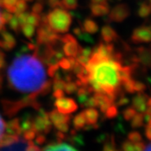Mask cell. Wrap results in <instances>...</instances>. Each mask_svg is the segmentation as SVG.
<instances>
[{"instance_id": "33", "label": "cell", "mask_w": 151, "mask_h": 151, "mask_svg": "<svg viewBox=\"0 0 151 151\" xmlns=\"http://www.w3.org/2000/svg\"><path fill=\"white\" fill-rule=\"evenodd\" d=\"M28 9V4L26 1L24 0H18L16 4L14 6V14H19L24 12H26Z\"/></svg>"}, {"instance_id": "40", "label": "cell", "mask_w": 151, "mask_h": 151, "mask_svg": "<svg viewBox=\"0 0 151 151\" xmlns=\"http://www.w3.org/2000/svg\"><path fill=\"white\" fill-rule=\"evenodd\" d=\"M65 84V81L64 79H55L53 81V85H52L53 91L55 90H63L64 91Z\"/></svg>"}, {"instance_id": "39", "label": "cell", "mask_w": 151, "mask_h": 151, "mask_svg": "<svg viewBox=\"0 0 151 151\" xmlns=\"http://www.w3.org/2000/svg\"><path fill=\"white\" fill-rule=\"evenodd\" d=\"M135 144L129 140L124 141L121 145V149H119L120 151H134Z\"/></svg>"}, {"instance_id": "52", "label": "cell", "mask_w": 151, "mask_h": 151, "mask_svg": "<svg viewBox=\"0 0 151 151\" xmlns=\"http://www.w3.org/2000/svg\"><path fill=\"white\" fill-rule=\"evenodd\" d=\"M65 96V92L63 90H55L53 91V97L55 98H59V97H64Z\"/></svg>"}, {"instance_id": "17", "label": "cell", "mask_w": 151, "mask_h": 151, "mask_svg": "<svg viewBox=\"0 0 151 151\" xmlns=\"http://www.w3.org/2000/svg\"><path fill=\"white\" fill-rule=\"evenodd\" d=\"M6 134L15 136H20L22 134L21 130L19 128V119H16L9 120L5 126Z\"/></svg>"}, {"instance_id": "23", "label": "cell", "mask_w": 151, "mask_h": 151, "mask_svg": "<svg viewBox=\"0 0 151 151\" xmlns=\"http://www.w3.org/2000/svg\"><path fill=\"white\" fill-rule=\"evenodd\" d=\"M76 58H72V57H63L62 59H60L58 62L60 68L62 69L65 71H69L71 70L73 68V66L76 65Z\"/></svg>"}, {"instance_id": "47", "label": "cell", "mask_w": 151, "mask_h": 151, "mask_svg": "<svg viewBox=\"0 0 151 151\" xmlns=\"http://www.w3.org/2000/svg\"><path fill=\"white\" fill-rule=\"evenodd\" d=\"M5 126L6 123L4 122L3 117L1 116V114H0V139L2 138V136L4 134V133H5Z\"/></svg>"}, {"instance_id": "45", "label": "cell", "mask_w": 151, "mask_h": 151, "mask_svg": "<svg viewBox=\"0 0 151 151\" xmlns=\"http://www.w3.org/2000/svg\"><path fill=\"white\" fill-rule=\"evenodd\" d=\"M92 48H89V47H81V50H80L79 54L78 55H83V56H86V57L90 58V56L92 55Z\"/></svg>"}, {"instance_id": "3", "label": "cell", "mask_w": 151, "mask_h": 151, "mask_svg": "<svg viewBox=\"0 0 151 151\" xmlns=\"http://www.w3.org/2000/svg\"><path fill=\"white\" fill-rule=\"evenodd\" d=\"M45 17L47 24L57 34H65L70 29L72 23V16L64 9L55 8L50 11Z\"/></svg>"}, {"instance_id": "27", "label": "cell", "mask_w": 151, "mask_h": 151, "mask_svg": "<svg viewBox=\"0 0 151 151\" xmlns=\"http://www.w3.org/2000/svg\"><path fill=\"white\" fill-rule=\"evenodd\" d=\"M151 14V7L150 3H142L138 9V15L140 18H147Z\"/></svg>"}, {"instance_id": "32", "label": "cell", "mask_w": 151, "mask_h": 151, "mask_svg": "<svg viewBox=\"0 0 151 151\" xmlns=\"http://www.w3.org/2000/svg\"><path fill=\"white\" fill-rule=\"evenodd\" d=\"M61 8L73 10L78 7V0H60Z\"/></svg>"}, {"instance_id": "49", "label": "cell", "mask_w": 151, "mask_h": 151, "mask_svg": "<svg viewBox=\"0 0 151 151\" xmlns=\"http://www.w3.org/2000/svg\"><path fill=\"white\" fill-rule=\"evenodd\" d=\"M6 63L5 54L4 53V51L2 50V49H0V70L4 67Z\"/></svg>"}, {"instance_id": "36", "label": "cell", "mask_w": 151, "mask_h": 151, "mask_svg": "<svg viewBox=\"0 0 151 151\" xmlns=\"http://www.w3.org/2000/svg\"><path fill=\"white\" fill-rule=\"evenodd\" d=\"M8 24L9 25V27L12 30L15 31V32H19L20 30V24H19V21L17 18V15H13L12 18L10 19V20L8 22Z\"/></svg>"}, {"instance_id": "5", "label": "cell", "mask_w": 151, "mask_h": 151, "mask_svg": "<svg viewBox=\"0 0 151 151\" xmlns=\"http://www.w3.org/2000/svg\"><path fill=\"white\" fill-rule=\"evenodd\" d=\"M33 129L38 134H48L51 131L52 124L49 119L48 113L42 108L38 109V113L33 118Z\"/></svg>"}, {"instance_id": "10", "label": "cell", "mask_w": 151, "mask_h": 151, "mask_svg": "<svg viewBox=\"0 0 151 151\" xmlns=\"http://www.w3.org/2000/svg\"><path fill=\"white\" fill-rule=\"evenodd\" d=\"M131 40L135 44L151 42V26L142 25L134 29Z\"/></svg>"}, {"instance_id": "11", "label": "cell", "mask_w": 151, "mask_h": 151, "mask_svg": "<svg viewBox=\"0 0 151 151\" xmlns=\"http://www.w3.org/2000/svg\"><path fill=\"white\" fill-rule=\"evenodd\" d=\"M134 63H140L143 67L151 68V48L141 46L136 49Z\"/></svg>"}, {"instance_id": "53", "label": "cell", "mask_w": 151, "mask_h": 151, "mask_svg": "<svg viewBox=\"0 0 151 151\" xmlns=\"http://www.w3.org/2000/svg\"><path fill=\"white\" fill-rule=\"evenodd\" d=\"M4 26H5V24L2 19V9H1V5H0V31L4 29Z\"/></svg>"}, {"instance_id": "46", "label": "cell", "mask_w": 151, "mask_h": 151, "mask_svg": "<svg viewBox=\"0 0 151 151\" xmlns=\"http://www.w3.org/2000/svg\"><path fill=\"white\" fill-rule=\"evenodd\" d=\"M13 16L12 13L9 11H2V19L4 22V24H8V22L10 20V19Z\"/></svg>"}, {"instance_id": "12", "label": "cell", "mask_w": 151, "mask_h": 151, "mask_svg": "<svg viewBox=\"0 0 151 151\" xmlns=\"http://www.w3.org/2000/svg\"><path fill=\"white\" fill-rule=\"evenodd\" d=\"M149 96L145 92H137L132 98V108L135 109L137 113H145L147 109Z\"/></svg>"}, {"instance_id": "29", "label": "cell", "mask_w": 151, "mask_h": 151, "mask_svg": "<svg viewBox=\"0 0 151 151\" xmlns=\"http://www.w3.org/2000/svg\"><path fill=\"white\" fill-rule=\"evenodd\" d=\"M70 140L71 143H73L74 145H84V138L81 134L78 133V131L73 129L70 131Z\"/></svg>"}, {"instance_id": "42", "label": "cell", "mask_w": 151, "mask_h": 151, "mask_svg": "<svg viewBox=\"0 0 151 151\" xmlns=\"http://www.w3.org/2000/svg\"><path fill=\"white\" fill-rule=\"evenodd\" d=\"M146 85L142 81H134V91L135 92H143L146 90Z\"/></svg>"}, {"instance_id": "55", "label": "cell", "mask_w": 151, "mask_h": 151, "mask_svg": "<svg viewBox=\"0 0 151 151\" xmlns=\"http://www.w3.org/2000/svg\"><path fill=\"white\" fill-rule=\"evenodd\" d=\"M144 151H151V142L148 145L145 146V149Z\"/></svg>"}, {"instance_id": "22", "label": "cell", "mask_w": 151, "mask_h": 151, "mask_svg": "<svg viewBox=\"0 0 151 151\" xmlns=\"http://www.w3.org/2000/svg\"><path fill=\"white\" fill-rule=\"evenodd\" d=\"M19 119V128L21 130V133H24L28 130L33 129V118L29 114L24 115Z\"/></svg>"}, {"instance_id": "38", "label": "cell", "mask_w": 151, "mask_h": 151, "mask_svg": "<svg viewBox=\"0 0 151 151\" xmlns=\"http://www.w3.org/2000/svg\"><path fill=\"white\" fill-rule=\"evenodd\" d=\"M137 113L136 111H135V109L134 108H132V107H128V108H126L124 109V111H123V117H124V119L126 120V121H128V122H129L131 119H133V117L135 115V113Z\"/></svg>"}, {"instance_id": "28", "label": "cell", "mask_w": 151, "mask_h": 151, "mask_svg": "<svg viewBox=\"0 0 151 151\" xmlns=\"http://www.w3.org/2000/svg\"><path fill=\"white\" fill-rule=\"evenodd\" d=\"M130 125L133 129H139L141 128L144 125V118H143V113H136L135 115L133 117V119L129 121Z\"/></svg>"}, {"instance_id": "6", "label": "cell", "mask_w": 151, "mask_h": 151, "mask_svg": "<svg viewBox=\"0 0 151 151\" xmlns=\"http://www.w3.org/2000/svg\"><path fill=\"white\" fill-rule=\"evenodd\" d=\"M49 119L50 120L52 126H54L55 129L63 134H66L70 130V115H66L60 113L56 109H54L48 113Z\"/></svg>"}, {"instance_id": "50", "label": "cell", "mask_w": 151, "mask_h": 151, "mask_svg": "<svg viewBox=\"0 0 151 151\" xmlns=\"http://www.w3.org/2000/svg\"><path fill=\"white\" fill-rule=\"evenodd\" d=\"M146 145L143 142H139V143H136L135 144V147H134V151H144L145 149Z\"/></svg>"}, {"instance_id": "48", "label": "cell", "mask_w": 151, "mask_h": 151, "mask_svg": "<svg viewBox=\"0 0 151 151\" xmlns=\"http://www.w3.org/2000/svg\"><path fill=\"white\" fill-rule=\"evenodd\" d=\"M47 4L50 7V8H58V7H60V0H47Z\"/></svg>"}, {"instance_id": "41", "label": "cell", "mask_w": 151, "mask_h": 151, "mask_svg": "<svg viewBox=\"0 0 151 151\" xmlns=\"http://www.w3.org/2000/svg\"><path fill=\"white\" fill-rule=\"evenodd\" d=\"M23 138L25 139V140L29 141V142H32L35 139V136L37 135V133L34 130V129L30 130H28L26 132L23 133Z\"/></svg>"}, {"instance_id": "35", "label": "cell", "mask_w": 151, "mask_h": 151, "mask_svg": "<svg viewBox=\"0 0 151 151\" xmlns=\"http://www.w3.org/2000/svg\"><path fill=\"white\" fill-rule=\"evenodd\" d=\"M107 119H114L118 116L119 114V109L118 107L115 105V103L112 104L109 108L107 109V111L103 113Z\"/></svg>"}, {"instance_id": "26", "label": "cell", "mask_w": 151, "mask_h": 151, "mask_svg": "<svg viewBox=\"0 0 151 151\" xmlns=\"http://www.w3.org/2000/svg\"><path fill=\"white\" fill-rule=\"evenodd\" d=\"M35 26L34 25H31V24H25L24 25H22L20 27V30H21L22 34L27 38V39H29L31 40L35 35V31H36V29H35Z\"/></svg>"}, {"instance_id": "20", "label": "cell", "mask_w": 151, "mask_h": 151, "mask_svg": "<svg viewBox=\"0 0 151 151\" xmlns=\"http://www.w3.org/2000/svg\"><path fill=\"white\" fill-rule=\"evenodd\" d=\"M81 29L87 34L93 35V34H96L98 31L99 26L95 20H93L92 19H86L82 23Z\"/></svg>"}, {"instance_id": "19", "label": "cell", "mask_w": 151, "mask_h": 151, "mask_svg": "<svg viewBox=\"0 0 151 151\" xmlns=\"http://www.w3.org/2000/svg\"><path fill=\"white\" fill-rule=\"evenodd\" d=\"M41 151V150H40ZM42 151H78L73 148L72 146L62 143V142H58L55 144H50L49 145L45 146Z\"/></svg>"}, {"instance_id": "1", "label": "cell", "mask_w": 151, "mask_h": 151, "mask_svg": "<svg viewBox=\"0 0 151 151\" xmlns=\"http://www.w3.org/2000/svg\"><path fill=\"white\" fill-rule=\"evenodd\" d=\"M7 77L11 88L24 97L37 98L50 88L43 61L35 52L17 55L8 67Z\"/></svg>"}, {"instance_id": "21", "label": "cell", "mask_w": 151, "mask_h": 151, "mask_svg": "<svg viewBox=\"0 0 151 151\" xmlns=\"http://www.w3.org/2000/svg\"><path fill=\"white\" fill-rule=\"evenodd\" d=\"M87 123L85 119V116L83 114V112L77 113L72 119V125L74 129L76 131H80L83 129V128L86 126Z\"/></svg>"}, {"instance_id": "13", "label": "cell", "mask_w": 151, "mask_h": 151, "mask_svg": "<svg viewBox=\"0 0 151 151\" xmlns=\"http://www.w3.org/2000/svg\"><path fill=\"white\" fill-rule=\"evenodd\" d=\"M16 45V40L14 36L5 30L0 31V49L4 50H11Z\"/></svg>"}, {"instance_id": "57", "label": "cell", "mask_w": 151, "mask_h": 151, "mask_svg": "<svg viewBox=\"0 0 151 151\" xmlns=\"http://www.w3.org/2000/svg\"><path fill=\"white\" fill-rule=\"evenodd\" d=\"M24 1H26L27 2V1H33V0H24Z\"/></svg>"}, {"instance_id": "18", "label": "cell", "mask_w": 151, "mask_h": 151, "mask_svg": "<svg viewBox=\"0 0 151 151\" xmlns=\"http://www.w3.org/2000/svg\"><path fill=\"white\" fill-rule=\"evenodd\" d=\"M87 124H97L99 119V112L96 108H86L83 111Z\"/></svg>"}, {"instance_id": "43", "label": "cell", "mask_w": 151, "mask_h": 151, "mask_svg": "<svg viewBox=\"0 0 151 151\" xmlns=\"http://www.w3.org/2000/svg\"><path fill=\"white\" fill-rule=\"evenodd\" d=\"M43 4L40 3V2H37V3H35L32 6V12L35 13V14H41L42 11H43Z\"/></svg>"}, {"instance_id": "2", "label": "cell", "mask_w": 151, "mask_h": 151, "mask_svg": "<svg viewBox=\"0 0 151 151\" xmlns=\"http://www.w3.org/2000/svg\"><path fill=\"white\" fill-rule=\"evenodd\" d=\"M122 66L121 61L115 58L88 61L85 68L88 72V85L92 92L106 94L115 102L122 85L119 77Z\"/></svg>"}, {"instance_id": "51", "label": "cell", "mask_w": 151, "mask_h": 151, "mask_svg": "<svg viewBox=\"0 0 151 151\" xmlns=\"http://www.w3.org/2000/svg\"><path fill=\"white\" fill-rule=\"evenodd\" d=\"M145 136L149 140L151 141V123L146 124Z\"/></svg>"}, {"instance_id": "16", "label": "cell", "mask_w": 151, "mask_h": 151, "mask_svg": "<svg viewBox=\"0 0 151 151\" xmlns=\"http://www.w3.org/2000/svg\"><path fill=\"white\" fill-rule=\"evenodd\" d=\"M90 10L93 16L103 17L108 15L109 13V6L108 3H102V4H93L90 5Z\"/></svg>"}, {"instance_id": "8", "label": "cell", "mask_w": 151, "mask_h": 151, "mask_svg": "<svg viewBox=\"0 0 151 151\" xmlns=\"http://www.w3.org/2000/svg\"><path fill=\"white\" fill-rule=\"evenodd\" d=\"M55 107L60 113L70 115L71 113H75L78 108V105L73 98L64 97L55 98Z\"/></svg>"}, {"instance_id": "44", "label": "cell", "mask_w": 151, "mask_h": 151, "mask_svg": "<svg viewBox=\"0 0 151 151\" xmlns=\"http://www.w3.org/2000/svg\"><path fill=\"white\" fill-rule=\"evenodd\" d=\"M46 141V137L45 134H38L35 139H34V143L36 145H43L44 143Z\"/></svg>"}, {"instance_id": "14", "label": "cell", "mask_w": 151, "mask_h": 151, "mask_svg": "<svg viewBox=\"0 0 151 151\" xmlns=\"http://www.w3.org/2000/svg\"><path fill=\"white\" fill-rule=\"evenodd\" d=\"M29 141L25 140L20 136L9 145L0 147V151H26Z\"/></svg>"}, {"instance_id": "9", "label": "cell", "mask_w": 151, "mask_h": 151, "mask_svg": "<svg viewBox=\"0 0 151 151\" xmlns=\"http://www.w3.org/2000/svg\"><path fill=\"white\" fill-rule=\"evenodd\" d=\"M130 15V9L126 4H119L114 6L108 13L109 21L121 23Z\"/></svg>"}, {"instance_id": "25", "label": "cell", "mask_w": 151, "mask_h": 151, "mask_svg": "<svg viewBox=\"0 0 151 151\" xmlns=\"http://www.w3.org/2000/svg\"><path fill=\"white\" fill-rule=\"evenodd\" d=\"M41 22V14H37L33 12L28 13L26 15V24L38 27Z\"/></svg>"}, {"instance_id": "54", "label": "cell", "mask_w": 151, "mask_h": 151, "mask_svg": "<svg viewBox=\"0 0 151 151\" xmlns=\"http://www.w3.org/2000/svg\"><path fill=\"white\" fill-rule=\"evenodd\" d=\"M93 4H102V3H106L107 0H91Z\"/></svg>"}, {"instance_id": "24", "label": "cell", "mask_w": 151, "mask_h": 151, "mask_svg": "<svg viewBox=\"0 0 151 151\" xmlns=\"http://www.w3.org/2000/svg\"><path fill=\"white\" fill-rule=\"evenodd\" d=\"M102 151H120V150L116 145L115 139L113 135L107 136L106 139L104 140Z\"/></svg>"}, {"instance_id": "15", "label": "cell", "mask_w": 151, "mask_h": 151, "mask_svg": "<svg viewBox=\"0 0 151 151\" xmlns=\"http://www.w3.org/2000/svg\"><path fill=\"white\" fill-rule=\"evenodd\" d=\"M101 37L105 43H112L118 40L119 35L110 25H104L101 29Z\"/></svg>"}, {"instance_id": "34", "label": "cell", "mask_w": 151, "mask_h": 151, "mask_svg": "<svg viewBox=\"0 0 151 151\" xmlns=\"http://www.w3.org/2000/svg\"><path fill=\"white\" fill-rule=\"evenodd\" d=\"M78 89V86L76 84V82L74 81L73 80H70V81H65V87H64V92L65 93L67 94H73L77 91Z\"/></svg>"}, {"instance_id": "7", "label": "cell", "mask_w": 151, "mask_h": 151, "mask_svg": "<svg viewBox=\"0 0 151 151\" xmlns=\"http://www.w3.org/2000/svg\"><path fill=\"white\" fill-rule=\"evenodd\" d=\"M60 41L63 43V53L66 57L76 58L81 50V45L77 42L73 35L66 34L60 36Z\"/></svg>"}, {"instance_id": "4", "label": "cell", "mask_w": 151, "mask_h": 151, "mask_svg": "<svg viewBox=\"0 0 151 151\" xmlns=\"http://www.w3.org/2000/svg\"><path fill=\"white\" fill-rule=\"evenodd\" d=\"M37 43L42 45H53L57 41H60V35L52 30L46 22H41L38 26Z\"/></svg>"}, {"instance_id": "30", "label": "cell", "mask_w": 151, "mask_h": 151, "mask_svg": "<svg viewBox=\"0 0 151 151\" xmlns=\"http://www.w3.org/2000/svg\"><path fill=\"white\" fill-rule=\"evenodd\" d=\"M134 79H133L131 77L129 79L122 82L121 86H123V89L125 91V92H128L129 94H134Z\"/></svg>"}, {"instance_id": "37", "label": "cell", "mask_w": 151, "mask_h": 151, "mask_svg": "<svg viewBox=\"0 0 151 151\" xmlns=\"http://www.w3.org/2000/svg\"><path fill=\"white\" fill-rule=\"evenodd\" d=\"M128 140L131 141L133 143H139L143 141V138H142V135L138 131H132L128 134Z\"/></svg>"}, {"instance_id": "31", "label": "cell", "mask_w": 151, "mask_h": 151, "mask_svg": "<svg viewBox=\"0 0 151 151\" xmlns=\"http://www.w3.org/2000/svg\"><path fill=\"white\" fill-rule=\"evenodd\" d=\"M18 0H0V5L3 7L6 11H9L14 14V6L16 4Z\"/></svg>"}, {"instance_id": "56", "label": "cell", "mask_w": 151, "mask_h": 151, "mask_svg": "<svg viewBox=\"0 0 151 151\" xmlns=\"http://www.w3.org/2000/svg\"><path fill=\"white\" fill-rule=\"evenodd\" d=\"M2 82H3V77H2V75L0 73V87L2 86Z\"/></svg>"}]
</instances>
